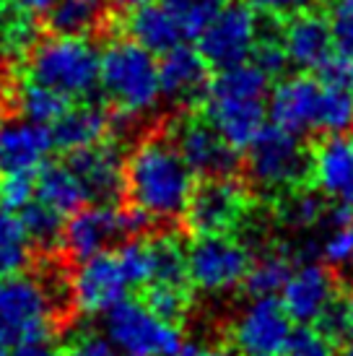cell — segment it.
<instances>
[{"label":"cell","instance_id":"cell-1","mask_svg":"<svg viewBox=\"0 0 353 356\" xmlns=\"http://www.w3.org/2000/svg\"><path fill=\"white\" fill-rule=\"evenodd\" d=\"M192 190L195 172L172 138H146L125 159V195L151 221L182 216Z\"/></svg>","mask_w":353,"mask_h":356},{"label":"cell","instance_id":"cell-2","mask_svg":"<svg viewBox=\"0 0 353 356\" xmlns=\"http://www.w3.org/2000/svg\"><path fill=\"white\" fill-rule=\"evenodd\" d=\"M268 89L270 79L255 63L245 60L231 68H221L216 79L208 81V89L200 99L203 118L229 146L236 151L247 149L265 128Z\"/></svg>","mask_w":353,"mask_h":356},{"label":"cell","instance_id":"cell-3","mask_svg":"<svg viewBox=\"0 0 353 356\" xmlns=\"http://www.w3.org/2000/svg\"><path fill=\"white\" fill-rule=\"evenodd\" d=\"M26 76L65 99L91 97L99 86L101 52L81 34H52L37 40L26 52Z\"/></svg>","mask_w":353,"mask_h":356},{"label":"cell","instance_id":"cell-4","mask_svg":"<svg viewBox=\"0 0 353 356\" xmlns=\"http://www.w3.org/2000/svg\"><path fill=\"white\" fill-rule=\"evenodd\" d=\"M99 86L125 118L151 112L161 99L154 52L140 47L136 40L109 42L99 58Z\"/></svg>","mask_w":353,"mask_h":356},{"label":"cell","instance_id":"cell-5","mask_svg":"<svg viewBox=\"0 0 353 356\" xmlns=\"http://www.w3.org/2000/svg\"><path fill=\"white\" fill-rule=\"evenodd\" d=\"M58 309L52 291L31 273L0 276V346L13 348L26 341H49Z\"/></svg>","mask_w":353,"mask_h":356},{"label":"cell","instance_id":"cell-6","mask_svg":"<svg viewBox=\"0 0 353 356\" xmlns=\"http://www.w3.org/2000/svg\"><path fill=\"white\" fill-rule=\"evenodd\" d=\"M247 175L260 190H294L312 179V151L304 149L302 136L265 125L247 146Z\"/></svg>","mask_w":353,"mask_h":356},{"label":"cell","instance_id":"cell-7","mask_svg":"<svg viewBox=\"0 0 353 356\" xmlns=\"http://www.w3.org/2000/svg\"><path fill=\"white\" fill-rule=\"evenodd\" d=\"M104 336L125 356H172L182 346V333L136 299H122L104 312Z\"/></svg>","mask_w":353,"mask_h":356},{"label":"cell","instance_id":"cell-8","mask_svg":"<svg viewBox=\"0 0 353 356\" xmlns=\"http://www.w3.org/2000/svg\"><path fill=\"white\" fill-rule=\"evenodd\" d=\"M260 40L257 10L242 0H226L213 21L197 34V52L211 68H231L249 60Z\"/></svg>","mask_w":353,"mask_h":356},{"label":"cell","instance_id":"cell-9","mask_svg":"<svg viewBox=\"0 0 353 356\" xmlns=\"http://www.w3.org/2000/svg\"><path fill=\"white\" fill-rule=\"evenodd\" d=\"M252 257L242 242L229 234H195L187 248V278L208 294H221L239 286L249 270Z\"/></svg>","mask_w":353,"mask_h":356},{"label":"cell","instance_id":"cell-10","mask_svg":"<svg viewBox=\"0 0 353 356\" xmlns=\"http://www.w3.org/2000/svg\"><path fill=\"white\" fill-rule=\"evenodd\" d=\"M249 211V190L229 177H206L185 208V224L192 234H226L242 224Z\"/></svg>","mask_w":353,"mask_h":356},{"label":"cell","instance_id":"cell-11","mask_svg":"<svg viewBox=\"0 0 353 356\" xmlns=\"http://www.w3.org/2000/svg\"><path fill=\"white\" fill-rule=\"evenodd\" d=\"M70 302L81 315H104L112 307L128 297L130 286L125 270L120 266L117 252H99L79 266L70 276Z\"/></svg>","mask_w":353,"mask_h":356},{"label":"cell","instance_id":"cell-12","mask_svg":"<svg viewBox=\"0 0 353 356\" xmlns=\"http://www.w3.org/2000/svg\"><path fill=\"white\" fill-rule=\"evenodd\" d=\"M291 330V317L275 297H252L231 323L234 346L245 356L284 354Z\"/></svg>","mask_w":353,"mask_h":356},{"label":"cell","instance_id":"cell-13","mask_svg":"<svg viewBox=\"0 0 353 356\" xmlns=\"http://www.w3.org/2000/svg\"><path fill=\"white\" fill-rule=\"evenodd\" d=\"M128 237L125 211L112 203H83L63 227V245L73 260H86L109 250L117 239Z\"/></svg>","mask_w":353,"mask_h":356},{"label":"cell","instance_id":"cell-14","mask_svg":"<svg viewBox=\"0 0 353 356\" xmlns=\"http://www.w3.org/2000/svg\"><path fill=\"white\" fill-rule=\"evenodd\" d=\"M172 143L182 154L187 167L203 177H229L239 167L236 149L229 146L206 118L179 120L172 130Z\"/></svg>","mask_w":353,"mask_h":356},{"label":"cell","instance_id":"cell-15","mask_svg":"<svg viewBox=\"0 0 353 356\" xmlns=\"http://www.w3.org/2000/svg\"><path fill=\"white\" fill-rule=\"evenodd\" d=\"M68 167L86 190L88 203H115L125 195V159L115 143H94L70 151Z\"/></svg>","mask_w":353,"mask_h":356},{"label":"cell","instance_id":"cell-16","mask_svg":"<svg viewBox=\"0 0 353 356\" xmlns=\"http://www.w3.org/2000/svg\"><path fill=\"white\" fill-rule=\"evenodd\" d=\"M320 107H322V81L309 76H291L281 81L268 97V112L273 125L304 136L320 130Z\"/></svg>","mask_w":353,"mask_h":356},{"label":"cell","instance_id":"cell-17","mask_svg":"<svg viewBox=\"0 0 353 356\" xmlns=\"http://www.w3.org/2000/svg\"><path fill=\"white\" fill-rule=\"evenodd\" d=\"M335 278L320 263H304L291 270L288 281L281 289V305L291 323L312 325L320 320L325 307L335 297Z\"/></svg>","mask_w":353,"mask_h":356},{"label":"cell","instance_id":"cell-18","mask_svg":"<svg viewBox=\"0 0 353 356\" xmlns=\"http://www.w3.org/2000/svg\"><path fill=\"white\" fill-rule=\"evenodd\" d=\"M52 133L47 125L31 120H6L0 122V177L37 172L52 151Z\"/></svg>","mask_w":353,"mask_h":356},{"label":"cell","instance_id":"cell-19","mask_svg":"<svg viewBox=\"0 0 353 356\" xmlns=\"http://www.w3.org/2000/svg\"><path fill=\"white\" fill-rule=\"evenodd\" d=\"M206 58L187 44H176L158 60V89L174 104H195L208 89Z\"/></svg>","mask_w":353,"mask_h":356},{"label":"cell","instance_id":"cell-20","mask_svg":"<svg viewBox=\"0 0 353 356\" xmlns=\"http://www.w3.org/2000/svg\"><path fill=\"white\" fill-rule=\"evenodd\" d=\"M281 44H284L288 63L299 70H317L333 55L335 47L327 19L312 10L286 19Z\"/></svg>","mask_w":353,"mask_h":356},{"label":"cell","instance_id":"cell-21","mask_svg":"<svg viewBox=\"0 0 353 356\" xmlns=\"http://www.w3.org/2000/svg\"><path fill=\"white\" fill-rule=\"evenodd\" d=\"M112 125L115 120L107 109L83 102V104H68V109L49 125V133H52V143L70 154V151L88 149L94 143L107 140Z\"/></svg>","mask_w":353,"mask_h":356},{"label":"cell","instance_id":"cell-22","mask_svg":"<svg viewBox=\"0 0 353 356\" xmlns=\"http://www.w3.org/2000/svg\"><path fill=\"white\" fill-rule=\"evenodd\" d=\"M312 179L325 195L343 198L353 188V136L327 133L312 151Z\"/></svg>","mask_w":353,"mask_h":356},{"label":"cell","instance_id":"cell-23","mask_svg":"<svg viewBox=\"0 0 353 356\" xmlns=\"http://www.w3.org/2000/svg\"><path fill=\"white\" fill-rule=\"evenodd\" d=\"M128 34L130 40H136L140 47H146L154 55H164L185 40V34L169 16V10L161 3H151V0L130 10Z\"/></svg>","mask_w":353,"mask_h":356},{"label":"cell","instance_id":"cell-24","mask_svg":"<svg viewBox=\"0 0 353 356\" xmlns=\"http://www.w3.org/2000/svg\"><path fill=\"white\" fill-rule=\"evenodd\" d=\"M34 182H37V200L60 211L63 216L73 213L76 208L88 203L86 190H83L81 179L76 177V172L68 164H60V161L42 164L34 172Z\"/></svg>","mask_w":353,"mask_h":356},{"label":"cell","instance_id":"cell-25","mask_svg":"<svg viewBox=\"0 0 353 356\" xmlns=\"http://www.w3.org/2000/svg\"><path fill=\"white\" fill-rule=\"evenodd\" d=\"M151 257V281L148 284H172L187 286V250L172 234H156L146 242Z\"/></svg>","mask_w":353,"mask_h":356},{"label":"cell","instance_id":"cell-26","mask_svg":"<svg viewBox=\"0 0 353 356\" xmlns=\"http://www.w3.org/2000/svg\"><path fill=\"white\" fill-rule=\"evenodd\" d=\"M104 0H55L47 10V26L52 34H81L86 37L101 24Z\"/></svg>","mask_w":353,"mask_h":356},{"label":"cell","instance_id":"cell-27","mask_svg":"<svg viewBox=\"0 0 353 356\" xmlns=\"http://www.w3.org/2000/svg\"><path fill=\"white\" fill-rule=\"evenodd\" d=\"M10 99L16 104V109L21 112L24 120L31 122H40V125H52L55 120L68 109V102L63 94L42 86L37 81H24L19 86H13L10 91Z\"/></svg>","mask_w":353,"mask_h":356},{"label":"cell","instance_id":"cell-28","mask_svg":"<svg viewBox=\"0 0 353 356\" xmlns=\"http://www.w3.org/2000/svg\"><path fill=\"white\" fill-rule=\"evenodd\" d=\"M29 234L21 224V216H16L10 208L0 206V276L19 273L31 263Z\"/></svg>","mask_w":353,"mask_h":356},{"label":"cell","instance_id":"cell-29","mask_svg":"<svg viewBox=\"0 0 353 356\" xmlns=\"http://www.w3.org/2000/svg\"><path fill=\"white\" fill-rule=\"evenodd\" d=\"M21 224L26 229L34 250H42V252L60 250V245H63V227H65V218H63L60 211L34 198L31 203L21 208Z\"/></svg>","mask_w":353,"mask_h":356},{"label":"cell","instance_id":"cell-30","mask_svg":"<svg viewBox=\"0 0 353 356\" xmlns=\"http://www.w3.org/2000/svg\"><path fill=\"white\" fill-rule=\"evenodd\" d=\"M291 270H294V263L288 255L265 252L260 260L249 263V270H247L242 286L249 297H275V294H281Z\"/></svg>","mask_w":353,"mask_h":356},{"label":"cell","instance_id":"cell-31","mask_svg":"<svg viewBox=\"0 0 353 356\" xmlns=\"http://www.w3.org/2000/svg\"><path fill=\"white\" fill-rule=\"evenodd\" d=\"M325 216V200L320 193L299 185L294 190H286L278 203V218L291 229H312Z\"/></svg>","mask_w":353,"mask_h":356},{"label":"cell","instance_id":"cell-32","mask_svg":"<svg viewBox=\"0 0 353 356\" xmlns=\"http://www.w3.org/2000/svg\"><path fill=\"white\" fill-rule=\"evenodd\" d=\"M169 16L176 21V26L187 37H197L213 21L218 10L224 8L226 0H158Z\"/></svg>","mask_w":353,"mask_h":356},{"label":"cell","instance_id":"cell-33","mask_svg":"<svg viewBox=\"0 0 353 356\" xmlns=\"http://www.w3.org/2000/svg\"><path fill=\"white\" fill-rule=\"evenodd\" d=\"M353 128V91L322 83L320 130L322 133H348Z\"/></svg>","mask_w":353,"mask_h":356},{"label":"cell","instance_id":"cell-34","mask_svg":"<svg viewBox=\"0 0 353 356\" xmlns=\"http://www.w3.org/2000/svg\"><path fill=\"white\" fill-rule=\"evenodd\" d=\"M317 325L333 343H351L353 341V291L335 294L330 305L325 307Z\"/></svg>","mask_w":353,"mask_h":356},{"label":"cell","instance_id":"cell-35","mask_svg":"<svg viewBox=\"0 0 353 356\" xmlns=\"http://www.w3.org/2000/svg\"><path fill=\"white\" fill-rule=\"evenodd\" d=\"M161 320L179 325L182 317L190 312V294L187 286H172V284H151L143 299Z\"/></svg>","mask_w":353,"mask_h":356},{"label":"cell","instance_id":"cell-36","mask_svg":"<svg viewBox=\"0 0 353 356\" xmlns=\"http://www.w3.org/2000/svg\"><path fill=\"white\" fill-rule=\"evenodd\" d=\"M120 266L128 276L130 286H143L151 281V257H148L146 239H125L117 250Z\"/></svg>","mask_w":353,"mask_h":356},{"label":"cell","instance_id":"cell-37","mask_svg":"<svg viewBox=\"0 0 353 356\" xmlns=\"http://www.w3.org/2000/svg\"><path fill=\"white\" fill-rule=\"evenodd\" d=\"M335 343L325 336L320 327L302 325L299 330H291L286 341V356H333Z\"/></svg>","mask_w":353,"mask_h":356},{"label":"cell","instance_id":"cell-38","mask_svg":"<svg viewBox=\"0 0 353 356\" xmlns=\"http://www.w3.org/2000/svg\"><path fill=\"white\" fill-rule=\"evenodd\" d=\"M37 198V182H34V172H19V175H6L0 182V206L10 208V211H21V208Z\"/></svg>","mask_w":353,"mask_h":356},{"label":"cell","instance_id":"cell-39","mask_svg":"<svg viewBox=\"0 0 353 356\" xmlns=\"http://www.w3.org/2000/svg\"><path fill=\"white\" fill-rule=\"evenodd\" d=\"M335 50L353 55V0H333L327 13Z\"/></svg>","mask_w":353,"mask_h":356},{"label":"cell","instance_id":"cell-40","mask_svg":"<svg viewBox=\"0 0 353 356\" xmlns=\"http://www.w3.org/2000/svg\"><path fill=\"white\" fill-rule=\"evenodd\" d=\"M252 63L263 70L268 79L281 76L288 68V58H286L281 40H270V37H265L263 31H260V40H257L255 50H252Z\"/></svg>","mask_w":353,"mask_h":356},{"label":"cell","instance_id":"cell-41","mask_svg":"<svg viewBox=\"0 0 353 356\" xmlns=\"http://www.w3.org/2000/svg\"><path fill=\"white\" fill-rule=\"evenodd\" d=\"M320 81L327 86H338V89H351L353 91V55L335 50L330 58L325 60L317 68Z\"/></svg>","mask_w":353,"mask_h":356},{"label":"cell","instance_id":"cell-42","mask_svg":"<svg viewBox=\"0 0 353 356\" xmlns=\"http://www.w3.org/2000/svg\"><path fill=\"white\" fill-rule=\"evenodd\" d=\"M314 0H249V6L265 16H273V19H291L296 13H304L312 8Z\"/></svg>","mask_w":353,"mask_h":356},{"label":"cell","instance_id":"cell-43","mask_svg":"<svg viewBox=\"0 0 353 356\" xmlns=\"http://www.w3.org/2000/svg\"><path fill=\"white\" fill-rule=\"evenodd\" d=\"M63 356H115V346L107 341V336L81 333V336L73 338V343Z\"/></svg>","mask_w":353,"mask_h":356},{"label":"cell","instance_id":"cell-44","mask_svg":"<svg viewBox=\"0 0 353 356\" xmlns=\"http://www.w3.org/2000/svg\"><path fill=\"white\" fill-rule=\"evenodd\" d=\"M172 356H236V351L229 346H221V343H200V341H190V343H182Z\"/></svg>","mask_w":353,"mask_h":356},{"label":"cell","instance_id":"cell-45","mask_svg":"<svg viewBox=\"0 0 353 356\" xmlns=\"http://www.w3.org/2000/svg\"><path fill=\"white\" fill-rule=\"evenodd\" d=\"M10 356H58V351L49 346V341H26L13 346Z\"/></svg>","mask_w":353,"mask_h":356},{"label":"cell","instance_id":"cell-46","mask_svg":"<svg viewBox=\"0 0 353 356\" xmlns=\"http://www.w3.org/2000/svg\"><path fill=\"white\" fill-rule=\"evenodd\" d=\"M10 3L16 6V10H24V13H47L55 0H10Z\"/></svg>","mask_w":353,"mask_h":356},{"label":"cell","instance_id":"cell-47","mask_svg":"<svg viewBox=\"0 0 353 356\" xmlns=\"http://www.w3.org/2000/svg\"><path fill=\"white\" fill-rule=\"evenodd\" d=\"M109 3H112L117 10H133V8H138V6L148 3V0H109Z\"/></svg>","mask_w":353,"mask_h":356},{"label":"cell","instance_id":"cell-48","mask_svg":"<svg viewBox=\"0 0 353 356\" xmlns=\"http://www.w3.org/2000/svg\"><path fill=\"white\" fill-rule=\"evenodd\" d=\"M348 229H351V252H348V260H345V270H348V276L353 278V221L348 224Z\"/></svg>","mask_w":353,"mask_h":356},{"label":"cell","instance_id":"cell-49","mask_svg":"<svg viewBox=\"0 0 353 356\" xmlns=\"http://www.w3.org/2000/svg\"><path fill=\"white\" fill-rule=\"evenodd\" d=\"M343 206L348 208V211H351V213H353V188L348 190V193H345V195H343Z\"/></svg>","mask_w":353,"mask_h":356},{"label":"cell","instance_id":"cell-50","mask_svg":"<svg viewBox=\"0 0 353 356\" xmlns=\"http://www.w3.org/2000/svg\"><path fill=\"white\" fill-rule=\"evenodd\" d=\"M340 356H353V341L351 343H345V348L340 351Z\"/></svg>","mask_w":353,"mask_h":356},{"label":"cell","instance_id":"cell-51","mask_svg":"<svg viewBox=\"0 0 353 356\" xmlns=\"http://www.w3.org/2000/svg\"><path fill=\"white\" fill-rule=\"evenodd\" d=\"M0 356H8V354H6V348H3V346H0Z\"/></svg>","mask_w":353,"mask_h":356},{"label":"cell","instance_id":"cell-52","mask_svg":"<svg viewBox=\"0 0 353 356\" xmlns=\"http://www.w3.org/2000/svg\"><path fill=\"white\" fill-rule=\"evenodd\" d=\"M268 356H286V354H268Z\"/></svg>","mask_w":353,"mask_h":356},{"label":"cell","instance_id":"cell-53","mask_svg":"<svg viewBox=\"0 0 353 356\" xmlns=\"http://www.w3.org/2000/svg\"><path fill=\"white\" fill-rule=\"evenodd\" d=\"M3 91H6V89H3V83H0V94H3Z\"/></svg>","mask_w":353,"mask_h":356}]
</instances>
